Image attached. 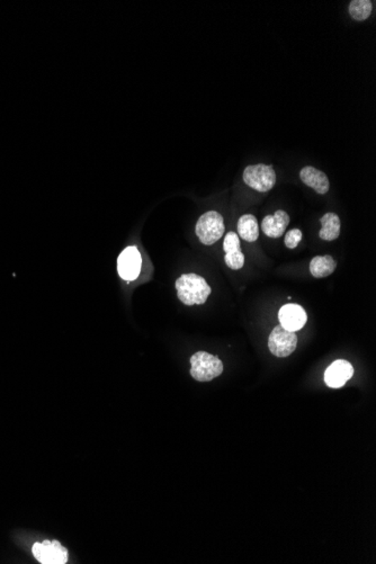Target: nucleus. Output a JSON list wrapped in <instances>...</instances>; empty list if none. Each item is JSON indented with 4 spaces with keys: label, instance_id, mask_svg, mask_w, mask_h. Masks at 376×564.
Wrapping results in <instances>:
<instances>
[{
    "label": "nucleus",
    "instance_id": "nucleus-1",
    "mask_svg": "<svg viewBox=\"0 0 376 564\" xmlns=\"http://www.w3.org/2000/svg\"><path fill=\"white\" fill-rule=\"evenodd\" d=\"M178 299L186 306L204 304L210 297L211 287L205 278L197 274H185L176 281Z\"/></svg>",
    "mask_w": 376,
    "mask_h": 564
},
{
    "label": "nucleus",
    "instance_id": "nucleus-2",
    "mask_svg": "<svg viewBox=\"0 0 376 564\" xmlns=\"http://www.w3.org/2000/svg\"><path fill=\"white\" fill-rule=\"evenodd\" d=\"M191 375L199 382H210L223 373V364L218 356L199 352L191 358Z\"/></svg>",
    "mask_w": 376,
    "mask_h": 564
},
{
    "label": "nucleus",
    "instance_id": "nucleus-3",
    "mask_svg": "<svg viewBox=\"0 0 376 564\" xmlns=\"http://www.w3.org/2000/svg\"><path fill=\"white\" fill-rule=\"evenodd\" d=\"M197 238L205 245H211L223 237L224 228L223 216L216 211H210L203 214L197 223Z\"/></svg>",
    "mask_w": 376,
    "mask_h": 564
},
{
    "label": "nucleus",
    "instance_id": "nucleus-4",
    "mask_svg": "<svg viewBox=\"0 0 376 564\" xmlns=\"http://www.w3.org/2000/svg\"><path fill=\"white\" fill-rule=\"evenodd\" d=\"M243 182L249 187L260 193L270 191L276 184V174L273 167L258 164L248 166L243 175Z\"/></svg>",
    "mask_w": 376,
    "mask_h": 564
},
{
    "label": "nucleus",
    "instance_id": "nucleus-5",
    "mask_svg": "<svg viewBox=\"0 0 376 564\" xmlns=\"http://www.w3.org/2000/svg\"><path fill=\"white\" fill-rule=\"evenodd\" d=\"M297 346V336L282 326L274 328L268 338V348L276 358H289Z\"/></svg>",
    "mask_w": 376,
    "mask_h": 564
},
{
    "label": "nucleus",
    "instance_id": "nucleus-6",
    "mask_svg": "<svg viewBox=\"0 0 376 564\" xmlns=\"http://www.w3.org/2000/svg\"><path fill=\"white\" fill-rule=\"evenodd\" d=\"M32 552L34 558L42 564H65L68 561V551L57 541L35 543Z\"/></svg>",
    "mask_w": 376,
    "mask_h": 564
},
{
    "label": "nucleus",
    "instance_id": "nucleus-7",
    "mask_svg": "<svg viewBox=\"0 0 376 564\" xmlns=\"http://www.w3.org/2000/svg\"><path fill=\"white\" fill-rule=\"evenodd\" d=\"M142 259L136 245L126 247L118 259V272L124 281H136L140 275Z\"/></svg>",
    "mask_w": 376,
    "mask_h": 564
},
{
    "label": "nucleus",
    "instance_id": "nucleus-8",
    "mask_svg": "<svg viewBox=\"0 0 376 564\" xmlns=\"http://www.w3.org/2000/svg\"><path fill=\"white\" fill-rule=\"evenodd\" d=\"M278 319L284 329L295 333L304 327L308 316L306 310L299 304H285L278 312Z\"/></svg>",
    "mask_w": 376,
    "mask_h": 564
},
{
    "label": "nucleus",
    "instance_id": "nucleus-9",
    "mask_svg": "<svg viewBox=\"0 0 376 564\" xmlns=\"http://www.w3.org/2000/svg\"><path fill=\"white\" fill-rule=\"evenodd\" d=\"M354 375V367L347 360H338L333 362L325 372L326 385L333 389H338L346 385L348 380Z\"/></svg>",
    "mask_w": 376,
    "mask_h": 564
},
{
    "label": "nucleus",
    "instance_id": "nucleus-10",
    "mask_svg": "<svg viewBox=\"0 0 376 564\" xmlns=\"http://www.w3.org/2000/svg\"><path fill=\"white\" fill-rule=\"evenodd\" d=\"M224 262L228 267L233 270H240L245 265V255L240 248V238L236 232H228L224 238L223 243Z\"/></svg>",
    "mask_w": 376,
    "mask_h": 564
},
{
    "label": "nucleus",
    "instance_id": "nucleus-11",
    "mask_svg": "<svg viewBox=\"0 0 376 564\" xmlns=\"http://www.w3.org/2000/svg\"><path fill=\"white\" fill-rule=\"evenodd\" d=\"M289 223V216L285 211H276L274 216H265L262 231L270 238H280L284 235Z\"/></svg>",
    "mask_w": 376,
    "mask_h": 564
},
{
    "label": "nucleus",
    "instance_id": "nucleus-12",
    "mask_svg": "<svg viewBox=\"0 0 376 564\" xmlns=\"http://www.w3.org/2000/svg\"><path fill=\"white\" fill-rule=\"evenodd\" d=\"M300 178L309 187L314 188L318 194H326L329 191L330 183L327 175L314 167L306 166L300 172Z\"/></svg>",
    "mask_w": 376,
    "mask_h": 564
},
{
    "label": "nucleus",
    "instance_id": "nucleus-13",
    "mask_svg": "<svg viewBox=\"0 0 376 564\" xmlns=\"http://www.w3.org/2000/svg\"><path fill=\"white\" fill-rule=\"evenodd\" d=\"M238 233L241 239L248 243H255L259 237V226L256 216L245 214L238 221Z\"/></svg>",
    "mask_w": 376,
    "mask_h": 564
},
{
    "label": "nucleus",
    "instance_id": "nucleus-14",
    "mask_svg": "<svg viewBox=\"0 0 376 564\" xmlns=\"http://www.w3.org/2000/svg\"><path fill=\"white\" fill-rule=\"evenodd\" d=\"M322 228L319 232V237L326 241H333L341 235V219L336 213H327L322 216Z\"/></svg>",
    "mask_w": 376,
    "mask_h": 564
},
{
    "label": "nucleus",
    "instance_id": "nucleus-15",
    "mask_svg": "<svg viewBox=\"0 0 376 564\" xmlns=\"http://www.w3.org/2000/svg\"><path fill=\"white\" fill-rule=\"evenodd\" d=\"M337 262L329 255L314 257L310 262V272L316 278L328 277L335 272Z\"/></svg>",
    "mask_w": 376,
    "mask_h": 564
},
{
    "label": "nucleus",
    "instance_id": "nucleus-16",
    "mask_svg": "<svg viewBox=\"0 0 376 564\" xmlns=\"http://www.w3.org/2000/svg\"><path fill=\"white\" fill-rule=\"evenodd\" d=\"M372 7L373 5L370 0H353L349 5V14L355 21L363 22L371 15Z\"/></svg>",
    "mask_w": 376,
    "mask_h": 564
},
{
    "label": "nucleus",
    "instance_id": "nucleus-17",
    "mask_svg": "<svg viewBox=\"0 0 376 564\" xmlns=\"http://www.w3.org/2000/svg\"><path fill=\"white\" fill-rule=\"evenodd\" d=\"M302 240V231L299 229H293L287 232V237H285V245L289 249L297 248V245L301 243Z\"/></svg>",
    "mask_w": 376,
    "mask_h": 564
}]
</instances>
